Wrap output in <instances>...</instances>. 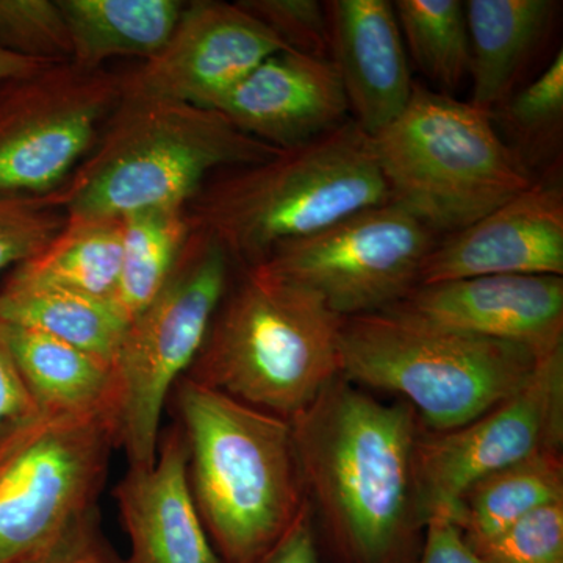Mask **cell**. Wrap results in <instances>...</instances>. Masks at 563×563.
Returning a JSON list of instances; mask_svg holds the SVG:
<instances>
[{"label":"cell","mask_w":563,"mask_h":563,"mask_svg":"<svg viewBox=\"0 0 563 563\" xmlns=\"http://www.w3.org/2000/svg\"><path fill=\"white\" fill-rule=\"evenodd\" d=\"M290 426L310 510L355 561L385 563L420 525L417 412L407 402L379 401L340 376Z\"/></svg>","instance_id":"obj_1"},{"label":"cell","mask_w":563,"mask_h":563,"mask_svg":"<svg viewBox=\"0 0 563 563\" xmlns=\"http://www.w3.org/2000/svg\"><path fill=\"white\" fill-rule=\"evenodd\" d=\"M177 424L188 450L192 503L221 563L272 550L306 509L290 421L181 377Z\"/></svg>","instance_id":"obj_2"},{"label":"cell","mask_w":563,"mask_h":563,"mask_svg":"<svg viewBox=\"0 0 563 563\" xmlns=\"http://www.w3.org/2000/svg\"><path fill=\"white\" fill-rule=\"evenodd\" d=\"M387 202L372 136L351 118L268 161L214 174L187 211L192 228L210 233L243 268Z\"/></svg>","instance_id":"obj_3"},{"label":"cell","mask_w":563,"mask_h":563,"mask_svg":"<svg viewBox=\"0 0 563 563\" xmlns=\"http://www.w3.org/2000/svg\"><path fill=\"white\" fill-rule=\"evenodd\" d=\"M342 322L309 288L243 266L185 377L290 421L342 376Z\"/></svg>","instance_id":"obj_4"},{"label":"cell","mask_w":563,"mask_h":563,"mask_svg":"<svg viewBox=\"0 0 563 563\" xmlns=\"http://www.w3.org/2000/svg\"><path fill=\"white\" fill-rule=\"evenodd\" d=\"M280 151L213 109L121 101L95 150L60 190L44 199L66 217L80 218L187 207L214 174L268 161Z\"/></svg>","instance_id":"obj_5"},{"label":"cell","mask_w":563,"mask_h":563,"mask_svg":"<svg viewBox=\"0 0 563 563\" xmlns=\"http://www.w3.org/2000/svg\"><path fill=\"white\" fill-rule=\"evenodd\" d=\"M492 113L415 84L412 99L372 136L390 202L448 235L531 187L520 152L496 132Z\"/></svg>","instance_id":"obj_6"},{"label":"cell","mask_w":563,"mask_h":563,"mask_svg":"<svg viewBox=\"0 0 563 563\" xmlns=\"http://www.w3.org/2000/svg\"><path fill=\"white\" fill-rule=\"evenodd\" d=\"M339 347L344 379L402 396L431 432L461 428L512 398L542 358L393 312L343 318Z\"/></svg>","instance_id":"obj_7"},{"label":"cell","mask_w":563,"mask_h":563,"mask_svg":"<svg viewBox=\"0 0 563 563\" xmlns=\"http://www.w3.org/2000/svg\"><path fill=\"white\" fill-rule=\"evenodd\" d=\"M114 448L109 413L38 410L0 426V563H38L98 520Z\"/></svg>","instance_id":"obj_8"},{"label":"cell","mask_w":563,"mask_h":563,"mask_svg":"<svg viewBox=\"0 0 563 563\" xmlns=\"http://www.w3.org/2000/svg\"><path fill=\"white\" fill-rule=\"evenodd\" d=\"M231 268L221 244L192 228L168 284L125 328L111 366L118 448L132 468H147L157 459L163 410L201 351Z\"/></svg>","instance_id":"obj_9"},{"label":"cell","mask_w":563,"mask_h":563,"mask_svg":"<svg viewBox=\"0 0 563 563\" xmlns=\"http://www.w3.org/2000/svg\"><path fill=\"white\" fill-rule=\"evenodd\" d=\"M121 73L55 63L0 80V198L60 190L120 106Z\"/></svg>","instance_id":"obj_10"},{"label":"cell","mask_w":563,"mask_h":563,"mask_svg":"<svg viewBox=\"0 0 563 563\" xmlns=\"http://www.w3.org/2000/svg\"><path fill=\"white\" fill-rule=\"evenodd\" d=\"M435 233L387 202L274 252L262 265L317 292L340 318L390 309L420 284Z\"/></svg>","instance_id":"obj_11"},{"label":"cell","mask_w":563,"mask_h":563,"mask_svg":"<svg viewBox=\"0 0 563 563\" xmlns=\"http://www.w3.org/2000/svg\"><path fill=\"white\" fill-rule=\"evenodd\" d=\"M563 347L540 358L512 398L476 420L444 432L421 431L415 450V492L420 523L451 517L476 481L532 455L562 451Z\"/></svg>","instance_id":"obj_12"},{"label":"cell","mask_w":563,"mask_h":563,"mask_svg":"<svg viewBox=\"0 0 563 563\" xmlns=\"http://www.w3.org/2000/svg\"><path fill=\"white\" fill-rule=\"evenodd\" d=\"M280 51L288 49L239 3L187 2L163 49L139 68L121 73V101L211 109L252 69Z\"/></svg>","instance_id":"obj_13"},{"label":"cell","mask_w":563,"mask_h":563,"mask_svg":"<svg viewBox=\"0 0 563 563\" xmlns=\"http://www.w3.org/2000/svg\"><path fill=\"white\" fill-rule=\"evenodd\" d=\"M384 312L520 344L539 357L563 347L561 276H481L418 285Z\"/></svg>","instance_id":"obj_14"},{"label":"cell","mask_w":563,"mask_h":563,"mask_svg":"<svg viewBox=\"0 0 563 563\" xmlns=\"http://www.w3.org/2000/svg\"><path fill=\"white\" fill-rule=\"evenodd\" d=\"M481 276L563 277L561 181H532L498 209L437 242L418 285Z\"/></svg>","instance_id":"obj_15"},{"label":"cell","mask_w":563,"mask_h":563,"mask_svg":"<svg viewBox=\"0 0 563 563\" xmlns=\"http://www.w3.org/2000/svg\"><path fill=\"white\" fill-rule=\"evenodd\" d=\"M211 109L277 150L299 146L351 120L332 62L290 49L263 60Z\"/></svg>","instance_id":"obj_16"},{"label":"cell","mask_w":563,"mask_h":563,"mask_svg":"<svg viewBox=\"0 0 563 563\" xmlns=\"http://www.w3.org/2000/svg\"><path fill=\"white\" fill-rule=\"evenodd\" d=\"M329 60L342 80L352 120L369 136L401 117L413 95L409 57L390 0H332Z\"/></svg>","instance_id":"obj_17"},{"label":"cell","mask_w":563,"mask_h":563,"mask_svg":"<svg viewBox=\"0 0 563 563\" xmlns=\"http://www.w3.org/2000/svg\"><path fill=\"white\" fill-rule=\"evenodd\" d=\"M187 463V442L174 422L161 433L155 462L129 466L114 488L131 542L128 563H221L192 503Z\"/></svg>","instance_id":"obj_18"},{"label":"cell","mask_w":563,"mask_h":563,"mask_svg":"<svg viewBox=\"0 0 563 563\" xmlns=\"http://www.w3.org/2000/svg\"><path fill=\"white\" fill-rule=\"evenodd\" d=\"M559 5L554 0L463 2L472 52V106L495 114L509 101L547 40Z\"/></svg>","instance_id":"obj_19"},{"label":"cell","mask_w":563,"mask_h":563,"mask_svg":"<svg viewBox=\"0 0 563 563\" xmlns=\"http://www.w3.org/2000/svg\"><path fill=\"white\" fill-rule=\"evenodd\" d=\"M2 325L18 373L41 412L109 413L117 422L111 363L46 333Z\"/></svg>","instance_id":"obj_20"},{"label":"cell","mask_w":563,"mask_h":563,"mask_svg":"<svg viewBox=\"0 0 563 563\" xmlns=\"http://www.w3.org/2000/svg\"><path fill=\"white\" fill-rule=\"evenodd\" d=\"M180 0H58L68 22L74 65L102 69L118 57L150 60L173 35Z\"/></svg>","instance_id":"obj_21"},{"label":"cell","mask_w":563,"mask_h":563,"mask_svg":"<svg viewBox=\"0 0 563 563\" xmlns=\"http://www.w3.org/2000/svg\"><path fill=\"white\" fill-rule=\"evenodd\" d=\"M0 322L46 333L109 363L129 324L117 302L11 273L0 285Z\"/></svg>","instance_id":"obj_22"},{"label":"cell","mask_w":563,"mask_h":563,"mask_svg":"<svg viewBox=\"0 0 563 563\" xmlns=\"http://www.w3.org/2000/svg\"><path fill=\"white\" fill-rule=\"evenodd\" d=\"M121 262V218L66 217L60 231L38 254L9 273L114 302Z\"/></svg>","instance_id":"obj_23"},{"label":"cell","mask_w":563,"mask_h":563,"mask_svg":"<svg viewBox=\"0 0 563 563\" xmlns=\"http://www.w3.org/2000/svg\"><path fill=\"white\" fill-rule=\"evenodd\" d=\"M563 499L562 451H548L476 481L455 504L454 523L468 544L490 540L526 515Z\"/></svg>","instance_id":"obj_24"},{"label":"cell","mask_w":563,"mask_h":563,"mask_svg":"<svg viewBox=\"0 0 563 563\" xmlns=\"http://www.w3.org/2000/svg\"><path fill=\"white\" fill-rule=\"evenodd\" d=\"M121 220V277L114 302L131 321L168 284L192 224L187 207L140 210Z\"/></svg>","instance_id":"obj_25"},{"label":"cell","mask_w":563,"mask_h":563,"mask_svg":"<svg viewBox=\"0 0 563 563\" xmlns=\"http://www.w3.org/2000/svg\"><path fill=\"white\" fill-rule=\"evenodd\" d=\"M407 57L437 87L450 95L470 79L472 52L461 0L393 2Z\"/></svg>","instance_id":"obj_26"},{"label":"cell","mask_w":563,"mask_h":563,"mask_svg":"<svg viewBox=\"0 0 563 563\" xmlns=\"http://www.w3.org/2000/svg\"><path fill=\"white\" fill-rule=\"evenodd\" d=\"M0 49L29 60L70 62L73 44L58 0H0Z\"/></svg>","instance_id":"obj_27"},{"label":"cell","mask_w":563,"mask_h":563,"mask_svg":"<svg viewBox=\"0 0 563 563\" xmlns=\"http://www.w3.org/2000/svg\"><path fill=\"white\" fill-rule=\"evenodd\" d=\"M498 111L526 150L542 151L550 141L555 143L563 124L562 51L536 79L518 88Z\"/></svg>","instance_id":"obj_28"},{"label":"cell","mask_w":563,"mask_h":563,"mask_svg":"<svg viewBox=\"0 0 563 563\" xmlns=\"http://www.w3.org/2000/svg\"><path fill=\"white\" fill-rule=\"evenodd\" d=\"M468 547L485 563H563V499L533 510L493 539Z\"/></svg>","instance_id":"obj_29"},{"label":"cell","mask_w":563,"mask_h":563,"mask_svg":"<svg viewBox=\"0 0 563 563\" xmlns=\"http://www.w3.org/2000/svg\"><path fill=\"white\" fill-rule=\"evenodd\" d=\"M287 49L329 58L331 33L325 2L318 0H239Z\"/></svg>","instance_id":"obj_30"},{"label":"cell","mask_w":563,"mask_h":563,"mask_svg":"<svg viewBox=\"0 0 563 563\" xmlns=\"http://www.w3.org/2000/svg\"><path fill=\"white\" fill-rule=\"evenodd\" d=\"M65 221L44 198H0V274L38 254Z\"/></svg>","instance_id":"obj_31"},{"label":"cell","mask_w":563,"mask_h":563,"mask_svg":"<svg viewBox=\"0 0 563 563\" xmlns=\"http://www.w3.org/2000/svg\"><path fill=\"white\" fill-rule=\"evenodd\" d=\"M424 526L426 542L421 563H485L465 542L453 518L433 514Z\"/></svg>","instance_id":"obj_32"},{"label":"cell","mask_w":563,"mask_h":563,"mask_svg":"<svg viewBox=\"0 0 563 563\" xmlns=\"http://www.w3.org/2000/svg\"><path fill=\"white\" fill-rule=\"evenodd\" d=\"M38 412L11 357L0 322V426Z\"/></svg>","instance_id":"obj_33"},{"label":"cell","mask_w":563,"mask_h":563,"mask_svg":"<svg viewBox=\"0 0 563 563\" xmlns=\"http://www.w3.org/2000/svg\"><path fill=\"white\" fill-rule=\"evenodd\" d=\"M38 563H128L107 542L101 520L92 521L69 542Z\"/></svg>","instance_id":"obj_34"},{"label":"cell","mask_w":563,"mask_h":563,"mask_svg":"<svg viewBox=\"0 0 563 563\" xmlns=\"http://www.w3.org/2000/svg\"><path fill=\"white\" fill-rule=\"evenodd\" d=\"M312 517L313 512L307 503L306 509L299 515L290 531L285 533L272 550L250 563H320L314 544Z\"/></svg>","instance_id":"obj_35"},{"label":"cell","mask_w":563,"mask_h":563,"mask_svg":"<svg viewBox=\"0 0 563 563\" xmlns=\"http://www.w3.org/2000/svg\"><path fill=\"white\" fill-rule=\"evenodd\" d=\"M49 65H55V63L29 60V58L18 57V55L0 49V80L33 73V70L46 68Z\"/></svg>","instance_id":"obj_36"}]
</instances>
